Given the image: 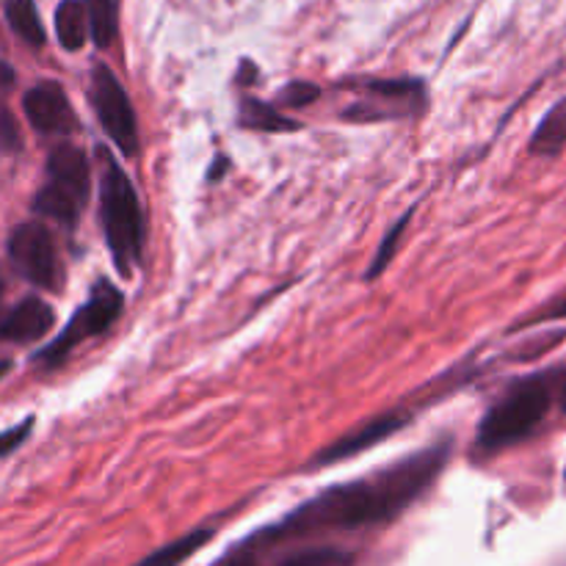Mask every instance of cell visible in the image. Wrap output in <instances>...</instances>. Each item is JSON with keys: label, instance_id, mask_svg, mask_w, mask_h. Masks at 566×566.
Masks as SVG:
<instances>
[{"label": "cell", "instance_id": "23", "mask_svg": "<svg viewBox=\"0 0 566 566\" xmlns=\"http://www.w3.org/2000/svg\"><path fill=\"white\" fill-rule=\"evenodd\" d=\"M219 566H260V564H258V558L247 551V547H241V551L230 553V556H227Z\"/></svg>", "mask_w": 566, "mask_h": 566}, {"label": "cell", "instance_id": "19", "mask_svg": "<svg viewBox=\"0 0 566 566\" xmlns=\"http://www.w3.org/2000/svg\"><path fill=\"white\" fill-rule=\"evenodd\" d=\"M20 149V127L11 116L9 105L0 99V155H9Z\"/></svg>", "mask_w": 566, "mask_h": 566}, {"label": "cell", "instance_id": "26", "mask_svg": "<svg viewBox=\"0 0 566 566\" xmlns=\"http://www.w3.org/2000/svg\"><path fill=\"white\" fill-rule=\"evenodd\" d=\"M9 368H11V363H9V359H0V379H3V376L9 374Z\"/></svg>", "mask_w": 566, "mask_h": 566}, {"label": "cell", "instance_id": "5", "mask_svg": "<svg viewBox=\"0 0 566 566\" xmlns=\"http://www.w3.org/2000/svg\"><path fill=\"white\" fill-rule=\"evenodd\" d=\"M122 304H125V296L111 282H97L92 287V293H88L86 304L72 315L70 324L61 329V335L39 354V363L44 368H59L70 357L72 348L103 335V332H108L114 326V321L122 313Z\"/></svg>", "mask_w": 566, "mask_h": 566}, {"label": "cell", "instance_id": "1", "mask_svg": "<svg viewBox=\"0 0 566 566\" xmlns=\"http://www.w3.org/2000/svg\"><path fill=\"white\" fill-rule=\"evenodd\" d=\"M448 457H451V442H442V446L412 453L368 479L332 486L315 495L313 501L302 503L280 525L265 531L263 539H287V536H304L315 531H357L392 523L434 484Z\"/></svg>", "mask_w": 566, "mask_h": 566}, {"label": "cell", "instance_id": "7", "mask_svg": "<svg viewBox=\"0 0 566 566\" xmlns=\"http://www.w3.org/2000/svg\"><path fill=\"white\" fill-rule=\"evenodd\" d=\"M9 258L11 265L25 276L31 285L44 287V291H59L61 280V263L59 252H55V241L50 230L39 221H25L17 227L9 238Z\"/></svg>", "mask_w": 566, "mask_h": 566}, {"label": "cell", "instance_id": "6", "mask_svg": "<svg viewBox=\"0 0 566 566\" xmlns=\"http://www.w3.org/2000/svg\"><path fill=\"white\" fill-rule=\"evenodd\" d=\"M88 99H92L94 114H97L99 125H103V130L108 133L111 142H114L125 155H136L138 153L136 111H133L130 97H127L119 77H116L105 64H94L92 81H88Z\"/></svg>", "mask_w": 566, "mask_h": 566}, {"label": "cell", "instance_id": "22", "mask_svg": "<svg viewBox=\"0 0 566 566\" xmlns=\"http://www.w3.org/2000/svg\"><path fill=\"white\" fill-rule=\"evenodd\" d=\"M547 321H566V296L545 304V307H542L536 315H531L523 326H539V324H547Z\"/></svg>", "mask_w": 566, "mask_h": 566}, {"label": "cell", "instance_id": "15", "mask_svg": "<svg viewBox=\"0 0 566 566\" xmlns=\"http://www.w3.org/2000/svg\"><path fill=\"white\" fill-rule=\"evenodd\" d=\"M6 20H9L11 31L22 39V42L42 48L44 44V28L39 20V11L33 0H6Z\"/></svg>", "mask_w": 566, "mask_h": 566}, {"label": "cell", "instance_id": "25", "mask_svg": "<svg viewBox=\"0 0 566 566\" xmlns=\"http://www.w3.org/2000/svg\"><path fill=\"white\" fill-rule=\"evenodd\" d=\"M558 407H562V412L566 415V376L562 379V385H558Z\"/></svg>", "mask_w": 566, "mask_h": 566}, {"label": "cell", "instance_id": "21", "mask_svg": "<svg viewBox=\"0 0 566 566\" xmlns=\"http://www.w3.org/2000/svg\"><path fill=\"white\" fill-rule=\"evenodd\" d=\"M31 429H33V418H28L22 420L20 426H14V429L3 431V434H0V457H9L14 448H20L22 442H25V437L31 434Z\"/></svg>", "mask_w": 566, "mask_h": 566}, {"label": "cell", "instance_id": "20", "mask_svg": "<svg viewBox=\"0 0 566 566\" xmlns=\"http://www.w3.org/2000/svg\"><path fill=\"white\" fill-rule=\"evenodd\" d=\"M318 86H313V83H291V86L285 88V92L280 94V99L285 105H291V108H304V105H310L313 99H318Z\"/></svg>", "mask_w": 566, "mask_h": 566}, {"label": "cell", "instance_id": "8", "mask_svg": "<svg viewBox=\"0 0 566 566\" xmlns=\"http://www.w3.org/2000/svg\"><path fill=\"white\" fill-rule=\"evenodd\" d=\"M28 122L42 136H72L77 130V116L72 111L70 97L55 81H42L28 88L22 97Z\"/></svg>", "mask_w": 566, "mask_h": 566}, {"label": "cell", "instance_id": "27", "mask_svg": "<svg viewBox=\"0 0 566 566\" xmlns=\"http://www.w3.org/2000/svg\"><path fill=\"white\" fill-rule=\"evenodd\" d=\"M6 293V280H3V271H0V298H3Z\"/></svg>", "mask_w": 566, "mask_h": 566}, {"label": "cell", "instance_id": "13", "mask_svg": "<svg viewBox=\"0 0 566 566\" xmlns=\"http://www.w3.org/2000/svg\"><path fill=\"white\" fill-rule=\"evenodd\" d=\"M55 33L64 50H81L88 36V20L83 0H64L55 9Z\"/></svg>", "mask_w": 566, "mask_h": 566}, {"label": "cell", "instance_id": "3", "mask_svg": "<svg viewBox=\"0 0 566 566\" xmlns=\"http://www.w3.org/2000/svg\"><path fill=\"white\" fill-rule=\"evenodd\" d=\"M551 407L553 387L547 376H531V379L517 381L481 420L479 448L495 453L509 446H517L539 429Z\"/></svg>", "mask_w": 566, "mask_h": 566}, {"label": "cell", "instance_id": "18", "mask_svg": "<svg viewBox=\"0 0 566 566\" xmlns=\"http://www.w3.org/2000/svg\"><path fill=\"white\" fill-rule=\"evenodd\" d=\"M409 216H412V213H407L403 219H398V224L392 227V230L385 235V241H381V247H379V252H376L374 263H370L368 274H365L368 280H376V276H381V271H385L387 265L392 263V258H396V252H398V241H401L403 230L409 227Z\"/></svg>", "mask_w": 566, "mask_h": 566}, {"label": "cell", "instance_id": "9", "mask_svg": "<svg viewBox=\"0 0 566 566\" xmlns=\"http://www.w3.org/2000/svg\"><path fill=\"white\" fill-rule=\"evenodd\" d=\"M412 420V415L398 409V412H385L379 418H370L365 420L363 426H357L354 431L343 434L340 440L332 442L329 448H324L321 453H315L313 459V468H324V464H337L348 457H357V453L368 451V448H376L379 442H385L387 437L401 431L403 426Z\"/></svg>", "mask_w": 566, "mask_h": 566}, {"label": "cell", "instance_id": "14", "mask_svg": "<svg viewBox=\"0 0 566 566\" xmlns=\"http://www.w3.org/2000/svg\"><path fill=\"white\" fill-rule=\"evenodd\" d=\"M241 125L247 130H263V133H293L298 130L296 119H287L285 114L274 108L269 103H260V99L247 97L241 103Z\"/></svg>", "mask_w": 566, "mask_h": 566}, {"label": "cell", "instance_id": "24", "mask_svg": "<svg viewBox=\"0 0 566 566\" xmlns=\"http://www.w3.org/2000/svg\"><path fill=\"white\" fill-rule=\"evenodd\" d=\"M14 83V70L6 61H0V88H9Z\"/></svg>", "mask_w": 566, "mask_h": 566}, {"label": "cell", "instance_id": "4", "mask_svg": "<svg viewBox=\"0 0 566 566\" xmlns=\"http://www.w3.org/2000/svg\"><path fill=\"white\" fill-rule=\"evenodd\" d=\"M88 186H92V171H88L86 153L75 144H61L50 153L48 180L33 199V210L72 230L81 219V210L86 208Z\"/></svg>", "mask_w": 566, "mask_h": 566}, {"label": "cell", "instance_id": "12", "mask_svg": "<svg viewBox=\"0 0 566 566\" xmlns=\"http://www.w3.org/2000/svg\"><path fill=\"white\" fill-rule=\"evenodd\" d=\"M213 528H197L191 531V534L180 536V539L169 542V545L158 547V551L144 556L142 562H136L133 566H180L186 564L193 553L202 551V547L213 539Z\"/></svg>", "mask_w": 566, "mask_h": 566}, {"label": "cell", "instance_id": "17", "mask_svg": "<svg viewBox=\"0 0 566 566\" xmlns=\"http://www.w3.org/2000/svg\"><path fill=\"white\" fill-rule=\"evenodd\" d=\"M280 566H354V556L337 547H313L287 556Z\"/></svg>", "mask_w": 566, "mask_h": 566}, {"label": "cell", "instance_id": "11", "mask_svg": "<svg viewBox=\"0 0 566 566\" xmlns=\"http://www.w3.org/2000/svg\"><path fill=\"white\" fill-rule=\"evenodd\" d=\"M564 147H566V97L558 99V103L542 116V122L536 125L534 136H531V144H528L531 155H536V158H556V155L564 153Z\"/></svg>", "mask_w": 566, "mask_h": 566}, {"label": "cell", "instance_id": "10", "mask_svg": "<svg viewBox=\"0 0 566 566\" xmlns=\"http://www.w3.org/2000/svg\"><path fill=\"white\" fill-rule=\"evenodd\" d=\"M55 324V313L48 302L36 296H28L0 321V340L6 343H25L39 340L48 335Z\"/></svg>", "mask_w": 566, "mask_h": 566}, {"label": "cell", "instance_id": "2", "mask_svg": "<svg viewBox=\"0 0 566 566\" xmlns=\"http://www.w3.org/2000/svg\"><path fill=\"white\" fill-rule=\"evenodd\" d=\"M103 158V182H99V210L111 258L122 276H133L144 252V213L130 177L108 153Z\"/></svg>", "mask_w": 566, "mask_h": 566}, {"label": "cell", "instance_id": "16", "mask_svg": "<svg viewBox=\"0 0 566 566\" xmlns=\"http://www.w3.org/2000/svg\"><path fill=\"white\" fill-rule=\"evenodd\" d=\"M86 6L88 33H92L97 48H111L116 39V28H119V14H116L114 0H83Z\"/></svg>", "mask_w": 566, "mask_h": 566}]
</instances>
